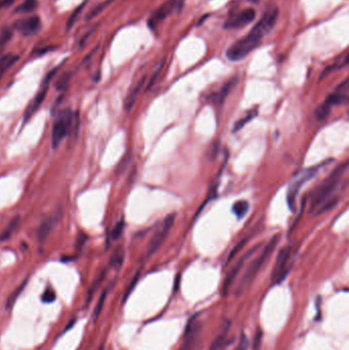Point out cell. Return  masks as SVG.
Listing matches in <instances>:
<instances>
[{"label":"cell","mask_w":349,"mask_h":350,"mask_svg":"<svg viewBox=\"0 0 349 350\" xmlns=\"http://www.w3.org/2000/svg\"><path fill=\"white\" fill-rule=\"evenodd\" d=\"M277 17H279L277 7H273L272 10L267 11L249 34L234 44H231L227 50V58L231 61L244 60L249 53H251L260 44L264 36L273 30L277 21Z\"/></svg>","instance_id":"6da1fadb"},{"label":"cell","mask_w":349,"mask_h":350,"mask_svg":"<svg viewBox=\"0 0 349 350\" xmlns=\"http://www.w3.org/2000/svg\"><path fill=\"white\" fill-rule=\"evenodd\" d=\"M348 168V162L336 167L320 184L316 188L311 197L310 213L315 216L323 214L338 204L340 196L337 195L340 187H342V177Z\"/></svg>","instance_id":"7a4b0ae2"},{"label":"cell","mask_w":349,"mask_h":350,"mask_svg":"<svg viewBox=\"0 0 349 350\" xmlns=\"http://www.w3.org/2000/svg\"><path fill=\"white\" fill-rule=\"evenodd\" d=\"M279 240H280L279 235L273 237L272 240L268 242V244L262 249L261 253L259 254L251 263H250L248 268L246 269L245 274H243V277H242L238 287H237V289H236L237 296L243 295V293L246 291V289L250 286V284L253 282V280L255 279L258 273L260 272V269L262 268L264 263L267 261L268 258H270L272 256V254L273 253V251L276 247L277 243H279Z\"/></svg>","instance_id":"3957f363"},{"label":"cell","mask_w":349,"mask_h":350,"mask_svg":"<svg viewBox=\"0 0 349 350\" xmlns=\"http://www.w3.org/2000/svg\"><path fill=\"white\" fill-rule=\"evenodd\" d=\"M332 162V159H330L324 163H320L317 166H312L307 169H303L299 171L296 175H295L289 184L288 191H287V203L291 211L295 210V205H296V199L299 191L303 187V185L306 183L310 182L311 179L315 178L318 173L320 171L321 168L324 166H327Z\"/></svg>","instance_id":"277c9868"},{"label":"cell","mask_w":349,"mask_h":350,"mask_svg":"<svg viewBox=\"0 0 349 350\" xmlns=\"http://www.w3.org/2000/svg\"><path fill=\"white\" fill-rule=\"evenodd\" d=\"M176 214H169L164 218V220L159 224V227L155 230L154 235L152 236L148 247H147V256L154 255L157 251L160 249L166 240L167 236L169 235L170 230H171L174 221H175Z\"/></svg>","instance_id":"5b68a950"},{"label":"cell","mask_w":349,"mask_h":350,"mask_svg":"<svg viewBox=\"0 0 349 350\" xmlns=\"http://www.w3.org/2000/svg\"><path fill=\"white\" fill-rule=\"evenodd\" d=\"M72 112L69 109L62 110L59 113L51 131V146L53 149H57L62 139L67 137L71 125H72Z\"/></svg>","instance_id":"8992f818"},{"label":"cell","mask_w":349,"mask_h":350,"mask_svg":"<svg viewBox=\"0 0 349 350\" xmlns=\"http://www.w3.org/2000/svg\"><path fill=\"white\" fill-rule=\"evenodd\" d=\"M182 6L183 0H166L162 5L159 6L157 10L152 14L148 21L149 27L152 30H155L170 15L175 12H180Z\"/></svg>","instance_id":"52a82bcc"},{"label":"cell","mask_w":349,"mask_h":350,"mask_svg":"<svg viewBox=\"0 0 349 350\" xmlns=\"http://www.w3.org/2000/svg\"><path fill=\"white\" fill-rule=\"evenodd\" d=\"M58 71V68L53 69L52 71H50L49 73L46 75V77L44 78L42 86L40 88V91H38V93L35 95V97L32 100V102L29 104V106L27 107V109L25 111V115H24V121L27 122L31 119V117L37 112V110L39 109V107L41 106V104L43 103L44 98L46 96L47 93V89H48V85L50 80L53 78V76L56 75V72Z\"/></svg>","instance_id":"ba28073f"},{"label":"cell","mask_w":349,"mask_h":350,"mask_svg":"<svg viewBox=\"0 0 349 350\" xmlns=\"http://www.w3.org/2000/svg\"><path fill=\"white\" fill-rule=\"evenodd\" d=\"M258 248H260V245H256L251 250H249L248 252H246L243 256H242L236 262V264L229 269V272L228 273L226 279H225V282H223V286H222V294H223V296L228 295V291L230 289V287L232 286V283H234V281L236 280V277L240 274L241 269L243 268V266L247 262V260L250 257H252L257 252Z\"/></svg>","instance_id":"9c48e42d"},{"label":"cell","mask_w":349,"mask_h":350,"mask_svg":"<svg viewBox=\"0 0 349 350\" xmlns=\"http://www.w3.org/2000/svg\"><path fill=\"white\" fill-rule=\"evenodd\" d=\"M14 27L24 36H33L41 29V20L38 15H31L16 21Z\"/></svg>","instance_id":"30bf717a"},{"label":"cell","mask_w":349,"mask_h":350,"mask_svg":"<svg viewBox=\"0 0 349 350\" xmlns=\"http://www.w3.org/2000/svg\"><path fill=\"white\" fill-rule=\"evenodd\" d=\"M201 333V324L193 318V320L189 322L184 333V341L183 345L181 350H191L196 344H198L199 337Z\"/></svg>","instance_id":"8fae6325"},{"label":"cell","mask_w":349,"mask_h":350,"mask_svg":"<svg viewBox=\"0 0 349 350\" xmlns=\"http://www.w3.org/2000/svg\"><path fill=\"white\" fill-rule=\"evenodd\" d=\"M290 255H291V248L289 246L281 249L279 254H277L276 261H275L273 271L272 274V280L273 282L277 283L283 280L285 269H286V266H287V264H288Z\"/></svg>","instance_id":"7c38bea8"},{"label":"cell","mask_w":349,"mask_h":350,"mask_svg":"<svg viewBox=\"0 0 349 350\" xmlns=\"http://www.w3.org/2000/svg\"><path fill=\"white\" fill-rule=\"evenodd\" d=\"M256 16V13L253 8H247L243 12H241L234 16H231L230 19L226 23L225 28L227 29H239L242 27H245L248 24L254 21Z\"/></svg>","instance_id":"4fadbf2b"},{"label":"cell","mask_w":349,"mask_h":350,"mask_svg":"<svg viewBox=\"0 0 349 350\" xmlns=\"http://www.w3.org/2000/svg\"><path fill=\"white\" fill-rule=\"evenodd\" d=\"M237 83H238L237 77L229 79L227 83L223 84V86L219 89L217 92L212 94V96L210 98L211 103L216 106H221L223 103H225L227 96L230 93V91L234 89V87L237 85Z\"/></svg>","instance_id":"5bb4252c"},{"label":"cell","mask_w":349,"mask_h":350,"mask_svg":"<svg viewBox=\"0 0 349 350\" xmlns=\"http://www.w3.org/2000/svg\"><path fill=\"white\" fill-rule=\"evenodd\" d=\"M59 216L60 215L58 214L50 215V216H48L47 218L42 221V223L40 224L37 229V239L39 242H43L46 240V238L49 236V233L57 226V223L59 221Z\"/></svg>","instance_id":"9a60e30c"},{"label":"cell","mask_w":349,"mask_h":350,"mask_svg":"<svg viewBox=\"0 0 349 350\" xmlns=\"http://www.w3.org/2000/svg\"><path fill=\"white\" fill-rule=\"evenodd\" d=\"M146 80H147L146 76L142 77L137 82V84L133 87V89L129 92V94L127 95L126 101H125V110H126L127 112H129L132 109L134 104H136L137 98L140 91L142 89V87H144V85L146 83Z\"/></svg>","instance_id":"2e32d148"},{"label":"cell","mask_w":349,"mask_h":350,"mask_svg":"<svg viewBox=\"0 0 349 350\" xmlns=\"http://www.w3.org/2000/svg\"><path fill=\"white\" fill-rule=\"evenodd\" d=\"M229 327H230V322L228 320H226L225 324H223V326L220 328L219 333L217 334L215 339L213 340V342H212L209 350H219L222 347V345L225 344V341L228 335Z\"/></svg>","instance_id":"e0dca14e"},{"label":"cell","mask_w":349,"mask_h":350,"mask_svg":"<svg viewBox=\"0 0 349 350\" xmlns=\"http://www.w3.org/2000/svg\"><path fill=\"white\" fill-rule=\"evenodd\" d=\"M17 60H19V56L14 55V53H7V55L0 57V78L4 75L8 69L15 64Z\"/></svg>","instance_id":"ac0fdd59"},{"label":"cell","mask_w":349,"mask_h":350,"mask_svg":"<svg viewBox=\"0 0 349 350\" xmlns=\"http://www.w3.org/2000/svg\"><path fill=\"white\" fill-rule=\"evenodd\" d=\"M124 257H125V252L124 249L122 247H118L116 249L113 254L111 255L110 258V265L116 269V271H119L121 268L123 262H124Z\"/></svg>","instance_id":"d6986e66"},{"label":"cell","mask_w":349,"mask_h":350,"mask_svg":"<svg viewBox=\"0 0 349 350\" xmlns=\"http://www.w3.org/2000/svg\"><path fill=\"white\" fill-rule=\"evenodd\" d=\"M258 114L257 110H251L250 112H248V114L246 116H244L243 118L238 120L235 124H234V128H232V132H238L240 131L242 128L245 127V125L248 124L250 121L254 119V117H256Z\"/></svg>","instance_id":"ffe728a7"},{"label":"cell","mask_w":349,"mask_h":350,"mask_svg":"<svg viewBox=\"0 0 349 350\" xmlns=\"http://www.w3.org/2000/svg\"><path fill=\"white\" fill-rule=\"evenodd\" d=\"M249 211V203L247 201L241 200L232 205V212L235 213L238 218H243Z\"/></svg>","instance_id":"44dd1931"},{"label":"cell","mask_w":349,"mask_h":350,"mask_svg":"<svg viewBox=\"0 0 349 350\" xmlns=\"http://www.w3.org/2000/svg\"><path fill=\"white\" fill-rule=\"evenodd\" d=\"M37 5H38L37 0H25L22 4L17 6L15 12L21 14H28L33 12L34 10H36Z\"/></svg>","instance_id":"7402d4cb"},{"label":"cell","mask_w":349,"mask_h":350,"mask_svg":"<svg viewBox=\"0 0 349 350\" xmlns=\"http://www.w3.org/2000/svg\"><path fill=\"white\" fill-rule=\"evenodd\" d=\"M26 284H27V282L25 281L22 285H20L19 287H17V288L11 294V296H10V297H8V299H7V301H6V305H5L6 310H10V309L13 308V306L15 305L16 299L19 298V296H20L21 293L23 292Z\"/></svg>","instance_id":"603a6c76"},{"label":"cell","mask_w":349,"mask_h":350,"mask_svg":"<svg viewBox=\"0 0 349 350\" xmlns=\"http://www.w3.org/2000/svg\"><path fill=\"white\" fill-rule=\"evenodd\" d=\"M87 1H88V0H85V1H84L83 3L80 4V5L76 8V10L73 12V14L71 15V16L69 17V20H68V22H67V27H66V29H67L68 31H69L71 28H72V27L74 26V24L77 22L78 17H79V15H80V14H81L82 11L84 10V7H85Z\"/></svg>","instance_id":"cb8c5ba5"},{"label":"cell","mask_w":349,"mask_h":350,"mask_svg":"<svg viewBox=\"0 0 349 350\" xmlns=\"http://www.w3.org/2000/svg\"><path fill=\"white\" fill-rule=\"evenodd\" d=\"M19 222H20V217H19V216L15 217V218L11 221V223L8 224V227H7V228L4 229V231L1 233V236H0V242H3V241L7 240L8 238H10V237L12 236L13 231L15 229V228L17 227V224H19Z\"/></svg>","instance_id":"d4e9b609"},{"label":"cell","mask_w":349,"mask_h":350,"mask_svg":"<svg viewBox=\"0 0 349 350\" xmlns=\"http://www.w3.org/2000/svg\"><path fill=\"white\" fill-rule=\"evenodd\" d=\"M124 228H125V222L123 219H121L120 221H118L117 223H116L115 228H113L112 232H111V236H112V239L114 241H117L121 236L122 233L124 231Z\"/></svg>","instance_id":"484cf974"},{"label":"cell","mask_w":349,"mask_h":350,"mask_svg":"<svg viewBox=\"0 0 349 350\" xmlns=\"http://www.w3.org/2000/svg\"><path fill=\"white\" fill-rule=\"evenodd\" d=\"M13 38V31L8 28H5L0 33V48L5 46Z\"/></svg>","instance_id":"4316f807"},{"label":"cell","mask_w":349,"mask_h":350,"mask_svg":"<svg viewBox=\"0 0 349 350\" xmlns=\"http://www.w3.org/2000/svg\"><path fill=\"white\" fill-rule=\"evenodd\" d=\"M163 66H164V61H160L159 64L157 65V67L155 68V70H154V72H153V75H152V77H151V79H150V81H149V84H148V88H147L148 91H149V89H151L152 87H153L154 84L156 83L157 78H158L159 74L161 73V71H162Z\"/></svg>","instance_id":"83f0119b"},{"label":"cell","mask_w":349,"mask_h":350,"mask_svg":"<svg viewBox=\"0 0 349 350\" xmlns=\"http://www.w3.org/2000/svg\"><path fill=\"white\" fill-rule=\"evenodd\" d=\"M106 297V290H105V291L102 293L101 297H100V300H98V302H97V304H96V306H95V308H94L93 315H92V318H93V320H94V321H96L97 318L100 317V315H101V311H102V309H103V305H104V303H105Z\"/></svg>","instance_id":"f1b7e54d"},{"label":"cell","mask_w":349,"mask_h":350,"mask_svg":"<svg viewBox=\"0 0 349 350\" xmlns=\"http://www.w3.org/2000/svg\"><path fill=\"white\" fill-rule=\"evenodd\" d=\"M247 242H248V238H245V239H243V240H241L240 243H238V244L234 247V249H232V250L230 251V253H229V255H228L227 263H229V262L231 261V260L234 259V257H236V255H237V254L240 252V251H241L242 249H243V247L247 244Z\"/></svg>","instance_id":"f546056e"},{"label":"cell","mask_w":349,"mask_h":350,"mask_svg":"<svg viewBox=\"0 0 349 350\" xmlns=\"http://www.w3.org/2000/svg\"><path fill=\"white\" fill-rule=\"evenodd\" d=\"M56 298H57L56 292L53 291L51 288H47L46 291L43 292V294L41 296V300L44 303H52L56 300Z\"/></svg>","instance_id":"4dcf8cb0"},{"label":"cell","mask_w":349,"mask_h":350,"mask_svg":"<svg viewBox=\"0 0 349 350\" xmlns=\"http://www.w3.org/2000/svg\"><path fill=\"white\" fill-rule=\"evenodd\" d=\"M262 343V332L260 329H258L255 337H254V343H253V350H260Z\"/></svg>","instance_id":"1f68e13d"},{"label":"cell","mask_w":349,"mask_h":350,"mask_svg":"<svg viewBox=\"0 0 349 350\" xmlns=\"http://www.w3.org/2000/svg\"><path fill=\"white\" fill-rule=\"evenodd\" d=\"M247 348H248V339L245 334H242L239 343L234 350H247Z\"/></svg>","instance_id":"d6a6232c"},{"label":"cell","mask_w":349,"mask_h":350,"mask_svg":"<svg viewBox=\"0 0 349 350\" xmlns=\"http://www.w3.org/2000/svg\"><path fill=\"white\" fill-rule=\"evenodd\" d=\"M69 80H70V75H68V74H65V75H62L61 78H60V80H59V81L57 82V84H56V86H57V88H59V89H61V88H64L67 84H68V82H69Z\"/></svg>","instance_id":"836d02e7"},{"label":"cell","mask_w":349,"mask_h":350,"mask_svg":"<svg viewBox=\"0 0 349 350\" xmlns=\"http://www.w3.org/2000/svg\"><path fill=\"white\" fill-rule=\"evenodd\" d=\"M15 1V0H2V1L0 2V8H6L8 6H11L12 4H14Z\"/></svg>","instance_id":"e575fe53"},{"label":"cell","mask_w":349,"mask_h":350,"mask_svg":"<svg viewBox=\"0 0 349 350\" xmlns=\"http://www.w3.org/2000/svg\"><path fill=\"white\" fill-rule=\"evenodd\" d=\"M98 350H104V349H103V347H101V348H100V349H98Z\"/></svg>","instance_id":"d590c367"}]
</instances>
